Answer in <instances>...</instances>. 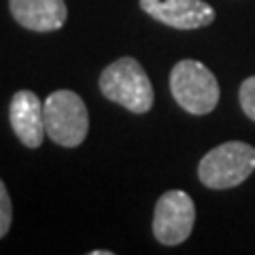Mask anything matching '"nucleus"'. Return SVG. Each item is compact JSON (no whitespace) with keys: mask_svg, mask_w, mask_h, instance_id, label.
<instances>
[{"mask_svg":"<svg viewBox=\"0 0 255 255\" xmlns=\"http://www.w3.org/2000/svg\"><path fill=\"white\" fill-rule=\"evenodd\" d=\"M196 223L194 200L181 189H170L159 196L153 213V234L162 245L174 247L187 241Z\"/></svg>","mask_w":255,"mask_h":255,"instance_id":"nucleus-5","label":"nucleus"},{"mask_svg":"<svg viewBox=\"0 0 255 255\" xmlns=\"http://www.w3.org/2000/svg\"><path fill=\"white\" fill-rule=\"evenodd\" d=\"M238 100H241L245 115L255 122V77H249L243 81L241 92H238Z\"/></svg>","mask_w":255,"mask_h":255,"instance_id":"nucleus-9","label":"nucleus"},{"mask_svg":"<svg viewBox=\"0 0 255 255\" xmlns=\"http://www.w3.org/2000/svg\"><path fill=\"white\" fill-rule=\"evenodd\" d=\"M92 255H113V251H92Z\"/></svg>","mask_w":255,"mask_h":255,"instance_id":"nucleus-11","label":"nucleus"},{"mask_svg":"<svg viewBox=\"0 0 255 255\" xmlns=\"http://www.w3.org/2000/svg\"><path fill=\"white\" fill-rule=\"evenodd\" d=\"M9 9L19 26L34 32H55L68 17L64 0H9Z\"/></svg>","mask_w":255,"mask_h":255,"instance_id":"nucleus-8","label":"nucleus"},{"mask_svg":"<svg viewBox=\"0 0 255 255\" xmlns=\"http://www.w3.org/2000/svg\"><path fill=\"white\" fill-rule=\"evenodd\" d=\"M11 219H13L11 198H9V191H6V185L2 183V179H0V238H4L6 232H9Z\"/></svg>","mask_w":255,"mask_h":255,"instance_id":"nucleus-10","label":"nucleus"},{"mask_svg":"<svg viewBox=\"0 0 255 255\" xmlns=\"http://www.w3.org/2000/svg\"><path fill=\"white\" fill-rule=\"evenodd\" d=\"M45 105L41 98L30 92L21 90L13 96L9 105V119L15 136L21 140V145L28 149H36L43 145V136L47 134L45 130Z\"/></svg>","mask_w":255,"mask_h":255,"instance_id":"nucleus-7","label":"nucleus"},{"mask_svg":"<svg viewBox=\"0 0 255 255\" xmlns=\"http://www.w3.org/2000/svg\"><path fill=\"white\" fill-rule=\"evenodd\" d=\"M255 170V149L249 142L230 140L211 149L200 164L198 177L211 189H230L245 183Z\"/></svg>","mask_w":255,"mask_h":255,"instance_id":"nucleus-2","label":"nucleus"},{"mask_svg":"<svg viewBox=\"0 0 255 255\" xmlns=\"http://www.w3.org/2000/svg\"><path fill=\"white\" fill-rule=\"evenodd\" d=\"M98 87L105 98L130 113H147L153 107V85L134 58H119L109 64L98 79Z\"/></svg>","mask_w":255,"mask_h":255,"instance_id":"nucleus-1","label":"nucleus"},{"mask_svg":"<svg viewBox=\"0 0 255 255\" xmlns=\"http://www.w3.org/2000/svg\"><path fill=\"white\" fill-rule=\"evenodd\" d=\"M45 130L55 145L79 147L90 130V113L83 98L70 90H58L45 100Z\"/></svg>","mask_w":255,"mask_h":255,"instance_id":"nucleus-4","label":"nucleus"},{"mask_svg":"<svg viewBox=\"0 0 255 255\" xmlns=\"http://www.w3.org/2000/svg\"><path fill=\"white\" fill-rule=\"evenodd\" d=\"M170 92L177 105L191 115H206L219 102V83L198 60H181L172 66Z\"/></svg>","mask_w":255,"mask_h":255,"instance_id":"nucleus-3","label":"nucleus"},{"mask_svg":"<svg viewBox=\"0 0 255 255\" xmlns=\"http://www.w3.org/2000/svg\"><path fill=\"white\" fill-rule=\"evenodd\" d=\"M140 9L179 30H198L215 21V9L204 0H140Z\"/></svg>","mask_w":255,"mask_h":255,"instance_id":"nucleus-6","label":"nucleus"}]
</instances>
